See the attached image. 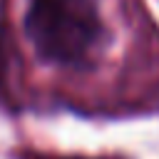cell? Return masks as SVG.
<instances>
[{"label": "cell", "instance_id": "obj_1", "mask_svg": "<svg viewBox=\"0 0 159 159\" xmlns=\"http://www.w3.org/2000/svg\"><path fill=\"white\" fill-rule=\"evenodd\" d=\"M27 35L40 57L77 65L102 37L97 0H30Z\"/></svg>", "mask_w": 159, "mask_h": 159}, {"label": "cell", "instance_id": "obj_2", "mask_svg": "<svg viewBox=\"0 0 159 159\" xmlns=\"http://www.w3.org/2000/svg\"><path fill=\"white\" fill-rule=\"evenodd\" d=\"M5 80H7V52H5V37L0 30V89L5 87Z\"/></svg>", "mask_w": 159, "mask_h": 159}]
</instances>
